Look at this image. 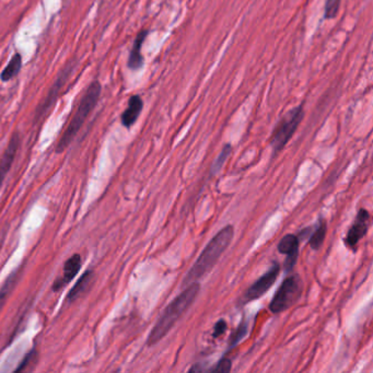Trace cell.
<instances>
[{
	"label": "cell",
	"instance_id": "8",
	"mask_svg": "<svg viewBox=\"0 0 373 373\" xmlns=\"http://www.w3.org/2000/svg\"><path fill=\"white\" fill-rule=\"evenodd\" d=\"M369 223H370V214L367 209H360L358 212L355 223L350 227L346 235V246L349 248H357L358 243L365 237L368 231Z\"/></svg>",
	"mask_w": 373,
	"mask_h": 373
},
{
	"label": "cell",
	"instance_id": "4",
	"mask_svg": "<svg viewBox=\"0 0 373 373\" xmlns=\"http://www.w3.org/2000/svg\"><path fill=\"white\" fill-rule=\"evenodd\" d=\"M303 116V103H301L281 118L271 135V146L273 148V154H278L286 147L287 143L292 138V136L299 127Z\"/></svg>",
	"mask_w": 373,
	"mask_h": 373
},
{
	"label": "cell",
	"instance_id": "18",
	"mask_svg": "<svg viewBox=\"0 0 373 373\" xmlns=\"http://www.w3.org/2000/svg\"><path fill=\"white\" fill-rule=\"evenodd\" d=\"M231 151H232V147L231 145H225L223 147V150L220 152L219 156L216 158L215 162L212 164V175H216V174L219 173L220 170L223 169V166H225V161H227L228 158L231 154Z\"/></svg>",
	"mask_w": 373,
	"mask_h": 373
},
{
	"label": "cell",
	"instance_id": "2",
	"mask_svg": "<svg viewBox=\"0 0 373 373\" xmlns=\"http://www.w3.org/2000/svg\"><path fill=\"white\" fill-rule=\"evenodd\" d=\"M233 235H235V228L229 225L221 229L217 235L212 239L208 246L197 258L192 269L186 273L183 280V286H189V284L200 280L214 269L220 256L223 255L228 246H230Z\"/></svg>",
	"mask_w": 373,
	"mask_h": 373
},
{
	"label": "cell",
	"instance_id": "10",
	"mask_svg": "<svg viewBox=\"0 0 373 373\" xmlns=\"http://www.w3.org/2000/svg\"><path fill=\"white\" fill-rule=\"evenodd\" d=\"M299 237L296 235H287L281 239L278 243L277 250L279 253L286 255V262H285V269L287 273L292 271L296 265V260L299 256Z\"/></svg>",
	"mask_w": 373,
	"mask_h": 373
},
{
	"label": "cell",
	"instance_id": "17",
	"mask_svg": "<svg viewBox=\"0 0 373 373\" xmlns=\"http://www.w3.org/2000/svg\"><path fill=\"white\" fill-rule=\"evenodd\" d=\"M16 271H13L10 276L5 281V284L3 285L1 289H0V311L5 305L6 301L8 299L9 294L13 292V289L15 288V285L17 283Z\"/></svg>",
	"mask_w": 373,
	"mask_h": 373
},
{
	"label": "cell",
	"instance_id": "9",
	"mask_svg": "<svg viewBox=\"0 0 373 373\" xmlns=\"http://www.w3.org/2000/svg\"><path fill=\"white\" fill-rule=\"evenodd\" d=\"M20 145L21 136L18 132H16L11 136L8 146L3 151V157L0 159V189L3 186V182H5L6 177H7L9 171H10L11 166L15 162Z\"/></svg>",
	"mask_w": 373,
	"mask_h": 373
},
{
	"label": "cell",
	"instance_id": "13",
	"mask_svg": "<svg viewBox=\"0 0 373 373\" xmlns=\"http://www.w3.org/2000/svg\"><path fill=\"white\" fill-rule=\"evenodd\" d=\"M148 30H141L134 41L133 47H132L131 54L128 57L127 66L131 70H141L143 66V56L141 54V49H143V42L146 41L148 36Z\"/></svg>",
	"mask_w": 373,
	"mask_h": 373
},
{
	"label": "cell",
	"instance_id": "15",
	"mask_svg": "<svg viewBox=\"0 0 373 373\" xmlns=\"http://www.w3.org/2000/svg\"><path fill=\"white\" fill-rule=\"evenodd\" d=\"M93 271H87L86 273H82V276L80 277L79 280L76 283L74 288L70 290V294L67 296V299L70 300V301H74V300L78 299L87 290L88 287L93 283Z\"/></svg>",
	"mask_w": 373,
	"mask_h": 373
},
{
	"label": "cell",
	"instance_id": "6",
	"mask_svg": "<svg viewBox=\"0 0 373 373\" xmlns=\"http://www.w3.org/2000/svg\"><path fill=\"white\" fill-rule=\"evenodd\" d=\"M279 273H280V266H279L278 263H273L271 269L269 271H266L261 278H258L246 290V296H244L246 301H253V300L263 296L275 284V281L278 278Z\"/></svg>",
	"mask_w": 373,
	"mask_h": 373
},
{
	"label": "cell",
	"instance_id": "19",
	"mask_svg": "<svg viewBox=\"0 0 373 373\" xmlns=\"http://www.w3.org/2000/svg\"><path fill=\"white\" fill-rule=\"evenodd\" d=\"M248 322H241L238 328H237L230 336V340H229V348H233L237 344H239L243 338H246V335L248 334Z\"/></svg>",
	"mask_w": 373,
	"mask_h": 373
},
{
	"label": "cell",
	"instance_id": "5",
	"mask_svg": "<svg viewBox=\"0 0 373 373\" xmlns=\"http://www.w3.org/2000/svg\"><path fill=\"white\" fill-rule=\"evenodd\" d=\"M302 292H303V281L300 275L294 273L292 276L287 277L277 289L276 294L269 304L271 313L278 315L290 309L301 298Z\"/></svg>",
	"mask_w": 373,
	"mask_h": 373
},
{
	"label": "cell",
	"instance_id": "11",
	"mask_svg": "<svg viewBox=\"0 0 373 373\" xmlns=\"http://www.w3.org/2000/svg\"><path fill=\"white\" fill-rule=\"evenodd\" d=\"M82 258L80 254H74L67 260L66 263L64 264V273L61 278L57 279L53 284V290L54 292H59L61 289L65 288L67 285L70 284V281L77 276V273H79L80 269H81Z\"/></svg>",
	"mask_w": 373,
	"mask_h": 373
},
{
	"label": "cell",
	"instance_id": "23",
	"mask_svg": "<svg viewBox=\"0 0 373 373\" xmlns=\"http://www.w3.org/2000/svg\"><path fill=\"white\" fill-rule=\"evenodd\" d=\"M33 351H31V353L29 354V355H26V357L24 358V360L21 363V365H19V368L17 369L16 372H19V371H24L26 370V367H28L29 363H30V361H31L32 357H33Z\"/></svg>",
	"mask_w": 373,
	"mask_h": 373
},
{
	"label": "cell",
	"instance_id": "12",
	"mask_svg": "<svg viewBox=\"0 0 373 373\" xmlns=\"http://www.w3.org/2000/svg\"><path fill=\"white\" fill-rule=\"evenodd\" d=\"M143 109V101L141 95H132L128 100L127 108L122 113L120 122L126 128H131L138 120Z\"/></svg>",
	"mask_w": 373,
	"mask_h": 373
},
{
	"label": "cell",
	"instance_id": "7",
	"mask_svg": "<svg viewBox=\"0 0 373 373\" xmlns=\"http://www.w3.org/2000/svg\"><path fill=\"white\" fill-rule=\"evenodd\" d=\"M72 70H74V64L72 63V64L67 65L64 70H62V72L59 74L58 77L55 80L54 85L51 86V89H49L47 97H44V100L38 106V110L35 112V120H40L51 108V105L57 99L59 91L64 87L67 80L70 79Z\"/></svg>",
	"mask_w": 373,
	"mask_h": 373
},
{
	"label": "cell",
	"instance_id": "21",
	"mask_svg": "<svg viewBox=\"0 0 373 373\" xmlns=\"http://www.w3.org/2000/svg\"><path fill=\"white\" fill-rule=\"evenodd\" d=\"M231 368H232V365H231L230 359L223 358V359L217 363V365L208 369V371H210V372L227 373L230 372Z\"/></svg>",
	"mask_w": 373,
	"mask_h": 373
},
{
	"label": "cell",
	"instance_id": "22",
	"mask_svg": "<svg viewBox=\"0 0 373 373\" xmlns=\"http://www.w3.org/2000/svg\"><path fill=\"white\" fill-rule=\"evenodd\" d=\"M227 322H225V319H220L219 322H217V324L215 325L214 333H212V338H220L221 335L225 334V331H227Z\"/></svg>",
	"mask_w": 373,
	"mask_h": 373
},
{
	"label": "cell",
	"instance_id": "16",
	"mask_svg": "<svg viewBox=\"0 0 373 373\" xmlns=\"http://www.w3.org/2000/svg\"><path fill=\"white\" fill-rule=\"evenodd\" d=\"M327 233V225L326 221L324 219H321L319 221L317 229L315 232L312 233L311 238H310V246L315 251L319 250L321 246L324 243L325 238H326Z\"/></svg>",
	"mask_w": 373,
	"mask_h": 373
},
{
	"label": "cell",
	"instance_id": "1",
	"mask_svg": "<svg viewBox=\"0 0 373 373\" xmlns=\"http://www.w3.org/2000/svg\"><path fill=\"white\" fill-rule=\"evenodd\" d=\"M200 284L196 281L189 284L179 296L168 305L162 312L161 317H159L158 322L149 334L147 346H152L166 338L172 327L177 324V321L183 317L189 308L194 303L195 299L200 294Z\"/></svg>",
	"mask_w": 373,
	"mask_h": 373
},
{
	"label": "cell",
	"instance_id": "20",
	"mask_svg": "<svg viewBox=\"0 0 373 373\" xmlns=\"http://www.w3.org/2000/svg\"><path fill=\"white\" fill-rule=\"evenodd\" d=\"M340 0H326L325 1L324 17L325 19H335L338 17L340 11Z\"/></svg>",
	"mask_w": 373,
	"mask_h": 373
},
{
	"label": "cell",
	"instance_id": "14",
	"mask_svg": "<svg viewBox=\"0 0 373 373\" xmlns=\"http://www.w3.org/2000/svg\"><path fill=\"white\" fill-rule=\"evenodd\" d=\"M21 68H22V56L19 53H16L11 57L10 62L0 74V79L3 80V82L15 79L20 74Z\"/></svg>",
	"mask_w": 373,
	"mask_h": 373
},
{
	"label": "cell",
	"instance_id": "3",
	"mask_svg": "<svg viewBox=\"0 0 373 373\" xmlns=\"http://www.w3.org/2000/svg\"><path fill=\"white\" fill-rule=\"evenodd\" d=\"M101 93H102V86L99 80L91 82L89 87L86 89L85 93L80 99L77 110L74 113L72 120L57 143V154H61L63 151L66 150L72 141L76 138V136L79 133L82 126L85 125L89 116L97 108V103L100 101Z\"/></svg>",
	"mask_w": 373,
	"mask_h": 373
}]
</instances>
